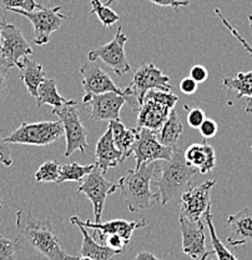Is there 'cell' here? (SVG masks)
I'll list each match as a JSON object with an SVG mask.
<instances>
[{
	"instance_id": "obj_39",
	"label": "cell",
	"mask_w": 252,
	"mask_h": 260,
	"mask_svg": "<svg viewBox=\"0 0 252 260\" xmlns=\"http://www.w3.org/2000/svg\"><path fill=\"white\" fill-rule=\"evenodd\" d=\"M190 78L196 81L197 84L204 83L207 80L208 78V72L204 65H194V67L190 69Z\"/></svg>"
},
{
	"instance_id": "obj_25",
	"label": "cell",
	"mask_w": 252,
	"mask_h": 260,
	"mask_svg": "<svg viewBox=\"0 0 252 260\" xmlns=\"http://www.w3.org/2000/svg\"><path fill=\"white\" fill-rule=\"evenodd\" d=\"M56 80L55 78L51 79H45L40 84L39 89H38V107H43V105H51L53 109L56 108L65 107V105L73 104L77 103L74 99H65L59 94L58 88H56Z\"/></svg>"
},
{
	"instance_id": "obj_11",
	"label": "cell",
	"mask_w": 252,
	"mask_h": 260,
	"mask_svg": "<svg viewBox=\"0 0 252 260\" xmlns=\"http://www.w3.org/2000/svg\"><path fill=\"white\" fill-rule=\"evenodd\" d=\"M127 40H129V37L124 34L123 28L119 26L115 37L110 43L89 51V61H96L100 59L118 75H124L125 73H129L130 64L125 54V44Z\"/></svg>"
},
{
	"instance_id": "obj_18",
	"label": "cell",
	"mask_w": 252,
	"mask_h": 260,
	"mask_svg": "<svg viewBox=\"0 0 252 260\" xmlns=\"http://www.w3.org/2000/svg\"><path fill=\"white\" fill-rule=\"evenodd\" d=\"M95 158H96L95 165L101 170L102 174H105L109 169L116 168L119 164L123 162V156H121V153L115 146L113 130L109 125H107L106 132L97 140L96 146H95Z\"/></svg>"
},
{
	"instance_id": "obj_34",
	"label": "cell",
	"mask_w": 252,
	"mask_h": 260,
	"mask_svg": "<svg viewBox=\"0 0 252 260\" xmlns=\"http://www.w3.org/2000/svg\"><path fill=\"white\" fill-rule=\"evenodd\" d=\"M9 69H12V68L5 63L4 59L0 55V105L3 104L8 93H9V88H8V74H9Z\"/></svg>"
},
{
	"instance_id": "obj_48",
	"label": "cell",
	"mask_w": 252,
	"mask_h": 260,
	"mask_svg": "<svg viewBox=\"0 0 252 260\" xmlns=\"http://www.w3.org/2000/svg\"><path fill=\"white\" fill-rule=\"evenodd\" d=\"M251 150H252V148H251Z\"/></svg>"
},
{
	"instance_id": "obj_14",
	"label": "cell",
	"mask_w": 252,
	"mask_h": 260,
	"mask_svg": "<svg viewBox=\"0 0 252 260\" xmlns=\"http://www.w3.org/2000/svg\"><path fill=\"white\" fill-rule=\"evenodd\" d=\"M215 184L216 180L211 179V180H206L197 186L192 185L181 197L180 216L189 219L191 221L201 220L206 210L211 207L210 193L211 189L215 186Z\"/></svg>"
},
{
	"instance_id": "obj_7",
	"label": "cell",
	"mask_w": 252,
	"mask_h": 260,
	"mask_svg": "<svg viewBox=\"0 0 252 260\" xmlns=\"http://www.w3.org/2000/svg\"><path fill=\"white\" fill-rule=\"evenodd\" d=\"M53 115L59 116L63 123L65 138H66V149L65 156H70L77 150L85 153L88 150V130L83 125L80 113L78 110V103L65 105V107L56 108L51 110Z\"/></svg>"
},
{
	"instance_id": "obj_26",
	"label": "cell",
	"mask_w": 252,
	"mask_h": 260,
	"mask_svg": "<svg viewBox=\"0 0 252 260\" xmlns=\"http://www.w3.org/2000/svg\"><path fill=\"white\" fill-rule=\"evenodd\" d=\"M184 133V125L178 119L177 112L175 109L171 110L169 118L165 121L164 125L158 132L159 142L162 145L169 146V148H175L176 143L180 139L181 134Z\"/></svg>"
},
{
	"instance_id": "obj_20",
	"label": "cell",
	"mask_w": 252,
	"mask_h": 260,
	"mask_svg": "<svg viewBox=\"0 0 252 260\" xmlns=\"http://www.w3.org/2000/svg\"><path fill=\"white\" fill-rule=\"evenodd\" d=\"M185 160L201 174L212 172L216 167V151L207 143H194L184 150Z\"/></svg>"
},
{
	"instance_id": "obj_9",
	"label": "cell",
	"mask_w": 252,
	"mask_h": 260,
	"mask_svg": "<svg viewBox=\"0 0 252 260\" xmlns=\"http://www.w3.org/2000/svg\"><path fill=\"white\" fill-rule=\"evenodd\" d=\"M137 129H139V135L132 149V155L135 156V161H136L135 170L140 169L143 165H150L153 162L171 159L175 148L162 145L159 142L158 133L146 128Z\"/></svg>"
},
{
	"instance_id": "obj_22",
	"label": "cell",
	"mask_w": 252,
	"mask_h": 260,
	"mask_svg": "<svg viewBox=\"0 0 252 260\" xmlns=\"http://www.w3.org/2000/svg\"><path fill=\"white\" fill-rule=\"evenodd\" d=\"M109 126L113 130V138L115 146L121 153L123 162L132 155V149L139 135L137 128H126L121 121H110Z\"/></svg>"
},
{
	"instance_id": "obj_49",
	"label": "cell",
	"mask_w": 252,
	"mask_h": 260,
	"mask_svg": "<svg viewBox=\"0 0 252 260\" xmlns=\"http://www.w3.org/2000/svg\"><path fill=\"white\" fill-rule=\"evenodd\" d=\"M251 148H252V145H251Z\"/></svg>"
},
{
	"instance_id": "obj_40",
	"label": "cell",
	"mask_w": 252,
	"mask_h": 260,
	"mask_svg": "<svg viewBox=\"0 0 252 260\" xmlns=\"http://www.w3.org/2000/svg\"><path fill=\"white\" fill-rule=\"evenodd\" d=\"M197 86H199V84H197L194 79H191L190 77L184 78V79L180 81V90L183 91L184 94H186V95H192V94L196 93Z\"/></svg>"
},
{
	"instance_id": "obj_19",
	"label": "cell",
	"mask_w": 252,
	"mask_h": 260,
	"mask_svg": "<svg viewBox=\"0 0 252 260\" xmlns=\"http://www.w3.org/2000/svg\"><path fill=\"white\" fill-rule=\"evenodd\" d=\"M230 235L227 243L231 246H240L252 242V210L243 208L227 218Z\"/></svg>"
},
{
	"instance_id": "obj_16",
	"label": "cell",
	"mask_w": 252,
	"mask_h": 260,
	"mask_svg": "<svg viewBox=\"0 0 252 260\" xmlns=\"http://www.w3.org/2000/svg\"><path fill=\"white\" fill-rule=\"evenodd\" d=\"M84 104L90 105V116L96 121H120V110L126 103L125 96L118 93L84 95Z\"/></svg>"
},
{
	"instance_id": "obj_28",
	"label": "cell",
	"mask_w": 252,
	"mask_h": 260,
	"mask_svg": "<svg viewBox=\"0 0 252 260\" xmlns=\"http://www.w3.org/2000/svg\"><path fill=\"white\" fill-rule=\"evenodd\" d=\"M95 164L90 165H80L78 162H69V164L61 165L60 167V177L56 184L65 183V181H81L84 178L88 177L93 169Z\"/></svg>"
},
{
	"instance_id": "obj_4",
	"label": "cell",
	"mask_w": 252,
	"mask_h": 260,
	"mask_svg": "<svg viewBox=\"0 0 252 260\" xmlns=\"http://www.w3.org/2000/svg\"><path fill=\"white\" fill-rule=\"evenodd\" d=\"M150 90H171L170 78L167 75L162 74L161 70L156 68L153 63L141 65L134 73V77L130 81L129 86L124 89V96L126 99V104L135 113H139L143 98Z\"/></svg>"
},
{
	"instance_id": "obj_21",
	"label": "cell",
	"mask_w": 252,
	"mask_h": 260,
	"mask_svg": "<svg viewBox=\"0 0 252 260\" xmlns=\"http://www.w3.org/2000/svg\"><path fill=\"white\" fill-rule=\"evenodd\" d=\"M19 79L23 80L25 84L26 90L35 100L38 99V89H39L40 84L47 79L43 65L37 63L35 60L29 59V56L21 59L20 65H19Z\"/></svg>"
},
{
	"instance_id": "obj_45",
	"label": "cell",
	"mask_w": 252,
	"mask_h": 260,
	"mask_svg": "<svg viewBox=\"0 0 252 260\" xmlns=\"http://www.w3.org/2000/svg\"><path fill=\"white\" fill-rule=\"evenodd\" d=\"M78 260H91V259L85 258V256H79V259H78Z\"/></svg>"
},
{
	"instance_id": "obj_29",
	"label": "cell",
	"mask_w": 252,
	"mask_h": 260,
	"mask_svg": "<svg viewBox=\"0 0 252 260\" xmlns=\"http://www.w3.org/2000/svg\"><path fill=\"white\" fill-rule=\"evenodd\" d=\"M90 14H96L104 28H110L120 20V16L111 10L107 5L101 4L100 0H91Z\"/></svg>"
},
{
	"instance_id": "obj_41",
	"label": "cell",
	"mask_w": 252,
	"mask_h": 260,
	"mask_svg": "<svg viewBox=\"0 0 252 260\" xmlns=\"http://www.w3.org/2000/svg\"><path fill=\"white\" fill-rule=\"evenodd\" d=\"M153 4L159 5V7H169L172 8V9L177 10L183 7H188L190 4L189 0L186 2H183V0H150Z\"/></svg>"
},
{
	"instance_id": "obj_2",
	"label": "cell",
	"mask_w": 252,
	"mask_h": 260,
	"mask_svg": "<svg viewBox=\"0 0 252 260\" xmlns=\"http://www.w3.org/2000/svg\"><path fill=\"white\" fill-rule=\"evenodd\" d=\"M16 228L19 237L16 239L34 248L38 253L49 260H78L79 256L69 255L64 250L60 239L54 233L50 220H40L30 213L16 211Z\"/></svg>"
},
{
	"instance_id": "obj_5",
	"label": "cell",
	"mask_w": 252,
	"mask_h": 260,
	"mask_svg": "<svg viewBox=\"0 0 252 260\" xmlns=\"http://www.w3.org/2000/svg\"><path fill=\"white\" fill-rule=\"evenodd\" d=\"M178 98L171 91H148L137 113V128H146L158 133L175 109Z\"/></svg>"
},
{
	"instance_id": "obj_12",
	"label": "cell",
	"mask_w": 252,
	"mask_h": 260,
	"mask_svg": "<svg viewBox=\"0 0 252 260\" xmlns=\"http://www.w3.org/2000/svg\"><path fill=\"white\" fill-rule=\"evenodd\" d=\"M2 48H0V55L4 61L10 68H19L21 59L31 55L34 51L24 35L21 34L20 29L14 24H9L3 21L2 25Z\"/></svg>"
},
{
	"instance_id": "obj_35",
	"label": "cell",
	"mask_w": 252,
	"mask_h": 260,
	"mask_svg": "<svg viewBox=\"0 0 252 260\" xmlns=\"http://www.w3.org/2000/svg\"><path fill=\"white\" fill-rule=\"evenodd\" d=\"M186 109H188L189 125L194 129H199L206 119L205 112L202 109H200V108H194V109H190L188 105H185V110Z\"/></svg>"
},
{
	"instance_id": "obj_46",
	"label": "cell",
	"mask_w": 252,
	"mask_h": 260,
	"mask_svg": "<svg viewBox=\"0 0 252 260\" xmlns=\"http://www.w3.org/2000/svg\"><path fill=\"white\" fill-rule=\"evenodd\" d=\"M0 209H3V200H2V195H0Z\"/></svg>"
},
{
	"instance_id": "obj_31",
	"label": "cell",
	"mask_w": 252,
	"mask_h": 260,
	"mask_svg": "<svg viewBox=\"0 0 252 260\" xmlns=\"http://www.w3.org/2000/svg\"><path fill=\"white\" fill-rule=\"evenodd\" d=\"M0 8L12 12L14 9L25 10V12H34L37 9H42V5L37 3V0H0Z\"/></svg>"
},
{
	"instance_id": "obj_33",
	"label": "cell",
	"mask_w": 252,
	"mask_h": 260,
	"mask_svg": "<svg viewBox=\"0 0 252 260\" xmlns=\"http://www.w3.org/2000/svg\"><path fill=\"white\" fill-rule=\"evenodd\" d=\"M215 14H216V15H218V16H219V18H220V19H221L222 24H224V25H225V26H226V28H227V29H229V30H230V32H231V34H232V35H234V37H235V38H236V39L238 40V42H240V43H241V45H242V47H243V48H245V49H246V50H247V53H248V54H250V55L252 56V48L250 47V44H248V43H247V42H246V39H245V38H243V37H242V35H241V34H240V32H238V31H237V29H235V28H234V26H232V25H231V24H230V23H229V21H227V19H226V18H225V16H224V14H222V13H221V10H220V9H219V8H216V9H215ZM248 23H250V26H251V28H252V15H248Z\"/></svg>"
},
{
	"instance_id": "obj_8",
	"label": "cell",
	"mask_w": 252,
	"mask_h": 260,
	"mask_svg": "<svg viewBox=\"0 0 252 260\" xmlns=\"http://www.w3.org/2000/svg\"><path fill=\"white\" fill-rule=\"evenodd\" d=\"M60 10L61 7H54L42 8L34 12H25L20 9H14L12 12L28 18L34 28V43L37 45H45L50 40L51 34L59 30L66 19Z\"/></svg>"
},
{
	"instance_id": "obj_32",
	"label": "cell",
	"mask_w": 252,
	"mask_h": 260,
	"mask_svg": "<svg viewBox=\"0 0 252 260\" xmlns=\"http://www.w3.org/2000/svg\"><path fill=\"white\" fill-rule=\"evenodd\" d=\"M21 244L18 239H9L0 234V260H14L15 253Z\"/></svg>"
},
{
	"instance_id": "obj_15",
	"label": "cell",
	"mask_w": 252,
	"mask_h": 260,
	"mask_svg": "<svg viewBox=\"0 0 252 260\" xmlns=\"http://www.w3.org/2000/svg\"><path fill=\"white\" fill-rule=\"evenodd\" d=\"M181 237H183V251L194 260H206L213 254L206 248L205 224L202 220L191 221L178 215Z\"/></svg>"
},
{
	"instance_id": "obj_42",
	"label": "cell",
	"mask_w": 252,
	"mask_h": 260,
	"mask_svg": "<svg viewBox=\"0 0 252 260\" xmlns=\"http://www.w3.org/2000/svg\"><path fill=\"white\" fill-rule=\"evenodd\" d=\"M134 260H167L166 258H158L151 251H140Z\"/></svg>"
},
{
	"instance_id": "obj_36",
	"label": "cell",
	"mask_w": 252,
	"mask_h": 260,
	"mask_svg": "<svg viewBox=\"0 0 252 260\" xmlns=\"http://www.w3.org/2000/svg\"><path fill=\"white\" fill-rule=\"evenodd\" d=\"M102 243H104V245L109 246L110 249H113V250L116 251L118 254L124 253V248H125V245L127 244V242L124 238H121L120 235L116 234L107 235V237L102 240Z\"/></svg>"
},
{
	"instance_id": "obj_44",
	"label": "cell",
	"mask_w": 252,
	"mask_h": 260,
	"mask_svg": "<svg viewBox=\"0 0 252 260\" xmlns=\"http://www.w3.org/2000/svg\"><path fill=\"white\" fill-rule=\"evenodd\" d=\"M115 2V0H107V3L105 5H107V7H110V4H113V3Z\"/></svg>"
},
{
	"instance_id": "obj_30",
	"label": "cell",
	"mask_w": 252,
	"mask_h": 260,
	"mask_svg": "<svg viewBox=\"0 0 252 260\" xmlns=\"http://www.w3.org/2000/svg\"><path fill=\"white\" fill-rule=\"evenodd\" d=\"M60 167L58 161H45L35 173V180L38 183H58L60 177Z\"/></svg>"
},
{
	"instance_id": "obj_3",
	"label": "cell",
	"mask_w": 252,
	"mask_h": 260,
	"mask_svg": "<svg viewBox=\"0 0 252 260\" xmlns=\"http://www.w3.org/2000/svg\"><path fill=\"white\" fill-rule=\"evenodd\" d=\"M154 174H155V162L143 165L137 170H129L119 180V190L127 209L131 213L146 210L154 207L155 203L160 202L159 193H153L150 188Z\"/></svg>"
},
{
	"instance_id": "obj_6",
	"label": "cell",
	"mask_w": 252,
	"mask_h": 260,
	"mask_svg": "<svg viewBox=\"0 0 252 260\" xmlns=\"http://www.w3.org/2000/svg\"><path fill=\"white\" fill-rule=\"evenodd\" d=\"M64 134V126L60 120L21 123L5 140L9 144L48 146L58 142Z\"/></svg>"
},
{
	"instance_id": "obj_38",
	"label": "cell",
	"mask_w": 252,
	"mask_h": 260,
	"mask_svg": "<svg viewBox=\"0 0 252 260\" xmlns=\"http://www.w3.org/2000/svg\"><path fill=\"white\" fill-rule=\"evenodd\" d=\"M199 130L205 139H210V138H213L216 134H218L219 126H218V123H216L215 120L206 118L204 120V123H202L201 126L199 128Z\"/></svg>"
},
{
	"instance_id": "obj_43",
	"label": "cell",
	"mask_w": 252,
	"mask_h": 260,
	"mask_svg": "<svg viewBox=\"0 0 252 260\" xmlns=\"http://www.w3.org/2000/svg\"><path fill=\"white\" fill-rule=\"evenodd\" d=\"M3 21H4V20H2V19H0V42H2V25H3ZM0 48H2V43H0Z\"/></svg>"
},
{
	"instance_id": "obj_47",
	"label": "cell",
	"mask_w": 252,
	"mask_h": 260,
	"mask_svg": "<svg viewBox=\"0 0 252 260\" xmlns=\"http://www.w3.org/2000/svg\"><path fill=\"white\" fill-rule=\"evenodd\" d=\"M212 260H218V259H212Z\"/></svg>"
},
{
	"instance_id": "obj_24",
	"label": "cell",
	"mask_w": 252,
	"mask_h": 260,
	"mask_svg": "<svg viewBox=\"0 0 252 260\" xmlns=\"http://www.w3.org/2000/svg\"><path fill=\"white\" fill-rule=\"evenodd\" d=\"M75 225L79 226V229L81 230V234H83V244H81L80 249L81 256H85V258H89L91 260H111L116 254H118L116 251H114L113 249H110L109 246L97 243L96 240L89 234L86 228L80 225V224H75Z\"/></svg>"
},
{
	"instance_id": "obj_1",
	"label": "cell",
	"mask_w": 252,
	"mask_h": 260,
	"mask_svg": "<svg viewBox=\"0 0 252 260\" xmlns=\"http://www.w3.org/2000/svg\"><path fill=\"white\" fill-rule=\"evenodd\" d=\"M197 173L185 160L184 149H173L170 160L155 162L153 184L159 189L162 205L180 203L181 197L192 186V177Z\"/></svg>"
},
{
	"instance_id": "obj_27",
	"label": "cell",
	"mask_w": 252,
	"mask_h": 260,
	"mask_svg": "<svg viewBox=\"0 0 252 260\" xmlns=\"http://www.w3.org/2000/svg\"><path fill=\"white\" fill-rule=\"evenodd\" d=\"M204 216L206 220V225H207L208 232H210L211 244H212V248H213L212 251L216 255V258H218V260H238L237 256L226 248V245L221 242L219 235L216 234L215 225H213V221H212L213 216H212V213H211V207L206 210Z\"/></svg>"
},
{
	"instance_id": "obj_13",
	"label": "cell",
	"mask_w": 252,
	"mask_h": 260,
	"mask_svg": "<svg viewBox=\"0 0 252 260\" xmlns=\"http://www.w3.org/2000/svg\"><path fill=\"white\" fill-rule=\"evenodd\" d=\"M70 223L73 225L75 224H80L86 229H93L94 230V239L97 238L99 242H102L107 235H120L121 238L126 240L127 243L130 242L132 233L137 229L146 226V220L143 218L137 219V220H125V219H114V220H109L106 223H95V221L90 220H81L78 215H74L70 218Z\"/></svg>"
},
{
	"instance_id": "obj_23",
	"label": "cell",
	"mask_w": 252,
	"mask_h": 260,
	"mask_svg": "<svg viewBox=\"0 0 252 260\" xmlns=\"http://www.w3.org/2000/svg\"><path fill=\"white\" fill-rule=\"evenodd\" d=\"M224 86L229 90L236 93V99H247L246 113H252V70L251 72H238L236 77L225 78Z\"/></svg>"
},
{
	"instance_id": "obj_17",
	"label": "cell",
	"mask_w": 252,
	"mask_h": 260,
	"mask_svg": "<svg viewBox=\"0 0 252 260\" xmlns=\"http://www.w3.org/2000/svg\"><path fill=\"white\" fill-rule=\"evenodd\" d=\"M81 84L86 95H99L105 93H118L124 95V89L119 88L109 74L95 61H88L80 68Z\"/></svg>"
},
{
	"instance_id": "obj_10",
	"label": "cell",
	"mask_w": 252,
	"mask_h": 260,
	"mask_svg": "<svg viewBox=\"0 0 252 260\" xmlns=\"http://www.w3.org/2000/svg\"><path fill=\"white\" fill-rule=\"evenodd\" d=\"M116 190H119L118 184L110 183L109 180H106L101 170L95 165L93 172L88 177L84 178L83 183L80 184L77 191L90 199L94 208L95 223H101V216L106 198L110 194L115 193Z\"/></svg>"
},
{
	"instance_id": "obj_37",
	"label": "cell",
	"mask_w": 252,
	"mask_h": 260,
	"mask_svg": "<svg viewBox=\"0 0 252 260\" xmlns=\"http://www.w3.org/2000/svg\"><path fill=\"white\" fill-rule=\"evenodd\" d=\"M0 164L5 167H10L13 164L10 145L2 135H0Z\"/></svg>"
}]
</instances>
